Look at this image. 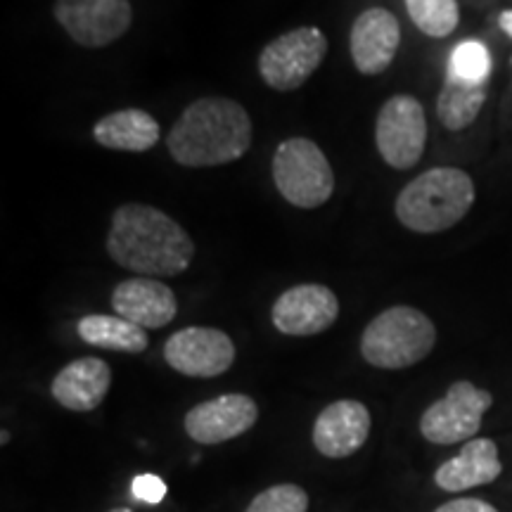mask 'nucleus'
Here are the masks:
<instances>
[{
	"label": "nucleus",
	"mask_w": 512,
	"mask_h": 512,
	"mask_svg": "<svg viewBox=\"0 0 512 512\" xmlns=\"http://www.w3.org/2000/svg\"><path fill=\"white\" fill-rule=\"evenodd\" d=\"M252 119L240 102L200 98L185 107L166 136L169 155L181 166H221L238 162L252 147Z\"/></svg>",
	"instance_id": "nucleus-2"
},
{
	"label": "nucleus",
	"mask_w": 512,
	"mask_h": 512,
	"mask_svg": "<svg viewBox=\"0 0 512 512\" xmlns=\"http://www.w3.org/2000/svg\"><path fill=\"white\" fill-rule=\"evenodd\" d=\"M351 60L366 76L382 74L394 62L401 46L399 19L384 8H370L356 17L351 27Z\"/></svg>",
	"instance_id": "nucleus-14"
},
{
	"label": "nucleus",
	"mask_w": 512,
	"mask_h": 512,
	"mask_svg": "<svg viewBox=\"0 0 512 512\" xmlns=\"http://www.w3.org/2000/svg\"><path fill=\"white\" fill-rule=\"evenodd\" d=\"M339 316L337 294L318 283L294 285L275 299L271 318L283 335L311 337L332 328Z\"/></svg>",
	"instance_id": "nucleus-11"
},
{
	"label": "nucleus",
	"mask_w": 512,
	"mask_h": 512,
	"mask_svg": "<svg viewBox=\"0 0 512 512\" xmlns=\"http://www.w3.org/2000/svg\"><path fill=\"white\" fill-rule=\"evenodd\" d=\"M498 24H501V29L512 38V10H505L503 15L498 17Z\"/></svg>",
	"instance_id": "nucleus-26"
},
{
	"label": "nucleus",
	"mask_w": 512,
	"mask_h": 512,
	"mask_svg": "<svg viewBox=\"0 0 512 512\" xmlns=\"http://www.w3.org/2000/svg\"><path fill=\"white\" fill-rule=\"evenodd\" d=\"M53 15L69 38L83 48L110 46L133 22L128 0H55Z\"/></svg>",
	"instance_id": "nucleus-9"
},
{
	"label": "nucleus",
	"mask_w": 512,
	"mask_h": 512,
	"mask_svg": "<svg viewBox=\"0 0 512 512\" xmlns=\"http://www.w3.org/2000/svg\"><path fill=\"white\" fill-rule=\"evenodd\" d=\"M76 330H79L83 342L91 344V347L121 351V354H143L150 344L145 328L121 316H102V313L83 316Z\"/></svg>",
	"instance_id": "nucleus-19"
},
{
	"label": "nucleus",
	"mask_w": 512,
	"mask_h": 512,
	"mask_svg": "<svg viewBox=\"0 0 512 512\" xmlns=\"http://www.w3.org/2000/svg\"><path fill=\"white\" fill-rule=\"evenodd\" d=\"M110 512H133V510H128V508H114V510H110Z\"/></svg>",
	"instance_id": "nucleus-28"
},
{
	"label": "nucleus",
	"mask_w": 512,
	"mask_h": 512,
	"mask_svg": "<svg viewBox=\"0 0 512 512\" xmlns=\"http://www.w3.org/2000/svg\"><path fill=\"white\" fill-rule=\"evenodd\" d=\"M8 441H10V432L8 430H3V432H0V444H8Z\"/></svg>",
	"instance_id": "nucleus-27"
},
{
	"label": "nucleus",
	"mask_w": 512,
	"mask_h": 512,
	"mask_svg": "<svg viewBox=\"0 0 512 512\" xmlns=\"http://www.w3.org/2000/svg\"><path fill=\"white\" fill-rule=\"evenodd\" d=\"M273 181L299 209H318L335 192V174L325 152L309 138H287L273 155Z\"/></svg>",
	"instance_id": "nucleus-5"
},
{
	"label": "nucleus",
	"mask_w": 512,
	"mask_h": 512,
	"mask_svg": "<svg viewBox=\"0 0 512 512\" xmlns=\"http://www.w3.org/2000/svg\"><path fill=\"white\" fill-rule=\"evenodd\" d=\"M491 403L494 396L486 389H479L467 380L453 382L448 392L422 413L420 434L437 446L475 439Z\"/></svg>",
	"instance_id": "nucleus-7"
},
{
	"label": "nucleus",
	"mask_w": 512,
	"mask_h": 512,
	"mask_svg": "<svg viewBox=\"0 0 512 512\" xmlns=\"http://www.w3.org/2000/svg\"><path fill=\"white\" fill-rule=\"evenodd\" d=\"M448 74L470 83H486L491 76V53L484 43L463 41L448 57Z\"/></svg>",
	"instance_id": "nucleus-22"
},
{
	"label": "nucleus",
	"mask_w": 512,
	"mask_h": 512,
	"mask_svg": "<svg viewBox=\"0 0 512 512\" xmlns=\"http://www.w3.org/2000/svg\"><path fill=\"white\" fill-rule=\"evenodd\" d=\"M403 3L415 27L432 38H446L456 31L460 22L458 0H403Z\"/></svg>",
	"instance_id": "nucleus-21"
},
{
	"label": "nucleus",
	"mask_w": 512,
	"mask_h": 512,
	"mask_svg": "<svg viewBox=\"0 0 512 512\" xmlns=\"http://www.w3.org/2000/svg\"><path fill=\"white\" fill-rule=\"evenodd\" d=\"M93 138L107 150L147 152L159 143V124L145 110H121L102 117L93 126Z\"/></svg>",
	"instance_id": "nucleus-18"
},
{
	"label": "nucleus",
	"mask_w": 512,
	"mask_h": 512,
	"mask_svg": "<svg viewBox=\"0 0 512 512\" xmlns=\"http://www.w3.org/2000/svg\"><path fill=\"white\" fill-rule=\"evenodd\" d=\"M112 309L145 330L169 325L178 313V299L169 285L152 278H131L114 287Z\"/></svg>",
	"instance_id": "nucleus-15"
},
{
	"label": "nucleus",
	"mask_w": 512,
	"mask_h": 512,
	"mask_svg": "<svg viewBox=\"0 0 512 512\" xmlns=\"http://www.w3.org/2000/svg\"><path fill=\"white\" fill-rule=\"evenodd\" d=\"M259 406L247 394H221L195 406L185 415V432L197 444H223L252 430Z\"/></svg>",
	"instance_id": "nucleus-12"
},
{
	"label": "nucleus",
	"mask_w": 512,
	"mask_h": 512,
	"mask_svg": "<svg viewBox=\"0 0 512 512\" xmlns=\"http://www.w3.org/2000/svg\"><path fill=\"white\" fill-rule=\"evenodd\" d=\"M328 55V38L316 27H299L273 38L259 55V74L273 91H294L311 79Z\"/></svg>",
	"instance_id": "nucleus-6"
},
{
	"label": "nucleus",
	"mask_w": 512,
	"mask_h": 512,
	"mask_svg": "<svg viewBox=\"0 0 512 512\" xmlns=\"http://www.w3.org/2000/svg\"><path fill=\"white\" fill-rule=\"evenodd\" d=\"M164 358L181 375L216 377L233 366L235 344L223 330L185 328L166 339Z\"/></svg>",
	"instance_id": "nucleus-10"
},
{
	"label": "nucleus",
	"mask_w": 512,
	"mask_h": 512,
	"mask_svg": "<svg viewBox=\"0 0 512 512\" xmlns=\"http://www.w3.org/2000/svg\"><path fill=\"white\" fill-rule=\"evenodd\" d=\"M437 344L430 316L413 306H392L368 323L361 337V354L382 370L411 368L425 361Z\"/></svg>",
	"instance_id": "nucleus-4"
},
{
	"label": "nucleus",
	"mask_w": 512,
	"mask_h": 512,
	"mask_svg": "<svg viewBox=\"0 0 512 512\" xmlns=\"http://www.w3.org/2000/svg\"><path fill=\"white\" fill-rule=\"evenodd\" d=\"M475 204V183L463 169L437 166L413 178L396 197V219L415 233H441L465 219Z\"/></svg>",
	"instance_id": "nucleus-3"
},
{
	"label": "nucleus",
	"mask_w": 512,
	"mask_h": 512,
	"mask_svg": "<svg viewBox=\"0 0 512 512\" xmlns=\"http://www.w3.org/2000/svg\"><path fill=\"white\" fill-rule=\"evenodd\" d=\"M370 411L366 403L342 399L330 403L313 425V446L325 458H349L370 437Z\"/></svg>",
	"instance_id": "nucleus-13"
},
{
	"label": "nucleus",
	"mask_w": 512,
	"mask_h": 512,
	"mask_svg": "<svg viewBox=\"0 0 512 512\" xmlns=\"http://www.w3.org/2000/svg\"><path fill=\"white\" fill-rule=\"evenodd\" d=\"M503 475V463L501 453L494 439L477 437L465 441V446L460 448L458 456L448 458L446 463H441L434 472V484L441 491L448 494H458V491H470L477 486H486L496 482Z\"/></svg>",
	"instance_id": "nucleus-16"
},
{
	"label": "nucleus",
	"mask_w": 512,
	"mask_h": 512,
	"mask_svg": "<svg viewBox=\"0 0 512 512\" xmlns=\"http://www.w3.org/2000/svg\"><path fill=\"white\" fill-rule=\"evenodd\" d=\"M434 512H498L494 505L482 501V498H453V501H448L444 505H439Z\"/></svg>",
	"instance_id": "nucleus-25"
},
{
	"label": "nucleus",
	"mask_w": 512,
	"mask_h": 512,
	"mask_svg": "<svg viewBox=\"0 0 512 512\" xmlns=\"http://www.w3.org/2000/svg\"><path fill=\"white\" fill-rule=\"evenodd\" d=\"M486 102V83H470L448 74L437 98V117L448 131H463L479 117Z\"/></svg>",
	"instance_id": "nucleus-20"
},
{
	"label": "nucleus",
	"mask_w": 512,
	"mask_h": 512,
	"mask_svg": "<svg viewBox=\"0 0 512 512\" xmlns=\"http://www.w3.org/2000/svg\"><path fill=\"white\" fill-rule=\"evenodd\" d=\"M112 384V370L102 358L86 356L76 358V361L64 366L60 373L55 375L53 392L55 401L67 411L74 413H88L95 411L102 401H105L107 392Z\"/></svg>",
	"instance_id": "nucleus-17"
},
{
	"label": "nucleus",
	"mask_w": 512,
	"mask_h": 512,
	"mask_svg": "<svg viewBox=\"0 0 512 512\" xmlns=\"http://www.w3.org/2000/svg\"><path fill=\"white\" fill-rule=\"evenodd\" d=\"M107 252L126 271L169 278L188 271L195 242L188 230L162 209L128 202L112 214Z\"/></svg>",
	"instance_id": "nucleus-1"
},
{
	"label": "nucleus",
	"mask_w": 512,
	"mask_h": 512,
	"mask_svg": "<svg viewBox=\"0 0 512 512\" xmlns=\"http://www.w3.org/2000/svg\"><path fill=\"white\" fill-rule=\"evenodd\" d=\"M375 143L384 162L394 169H411L427 145L425 110L413 95H394L377 114Z\"/></svg>",
	"instance_id": "nucleus-8"
},
{
	"label": "nucleus",
	"mask_w": 512,
	"mask_h": 512,
	"mask_svg": "<svg viewBox=\"0 0 512 512\" xmlns=\"http://www.w3.org/2000/svg\"><path fill=\"white\" fill-rule=\"evenodd\" d=\"M131 494H133V498H138V501L157 505L166 498V484L162 477L152 475V472H143V475L133 477Z\"/></svg>",
	"instance_id": "nucleus-24"
},
{
	"label": "nucleus",
	"mask_w": 512,
	"mask_h": 512,
	"mask_svg": "<svg viewBox=\"0 0 512 512\" xmlns=\"http://www.w3.org/2000/svg\"><path fill=\"white\" fill-rule=\"evenodd\" d=\"M309 510V494L297 484H275L261 491L245 512H306Z\"/></svg>",
	"instance_id": "nucleus-23"
}]
</instances>
